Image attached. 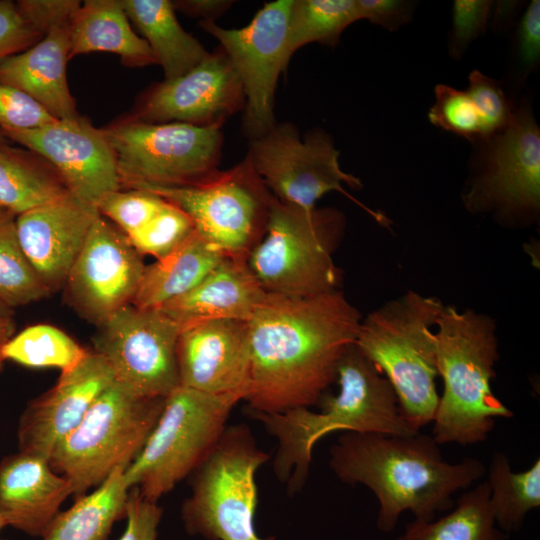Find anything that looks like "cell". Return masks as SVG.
I'll return each instance as SVG.
<instances>
[{"mask_svg": "<svg viewBox=\"0 0 540 540\" xmlns=\"http://www.w3.org/2000/svg\"><path fill=\"white\" fill-rule=\"evenodd\" d=\"M361 314L340 290L294 297L266 293L247 321V410L282 413L319 403L354 345Z\"/></svg>", "mask_w": 540, "mask_h": 540, "instance_id": "cell-1", "label": "cell"}, {"mask_svg": "<svg viewBox=\"0 0 540 540\" xmlns=\"http://www.w3.org/2000/svg\"><path fill=\"white\" fill-rule=\"evenodd\" d=\"M329 466L343 483L368 487L376 496L378 530L392 532L401 514L430 521L454 507L452 495L481 479L484 464L472 457L444 460L439 444L420 432L411 436L345 432L329 450Z\"/></svg>", "mask_w": 540, "mask_h": 540, "instance_id": "cell-2", "label": "cell"}, {"mask_svg": "<svg viewBox=\"0 0 540 540\" xmlns=\"http://www.w3.org/2000/svg\"><path fill=\"white\" fill-rule=\"evenodd\" d=\"M336 394L325 393L320 411L307 407L282 413H262L246 409L277 441L273 460L276 478L286 483L290 493L300 491L308 478L315 444L335 432L379 433L411 436L415 431L402 416L396 394L384 375L355 345L342 357Z\"/></svg>", "mask_w": 540, "mask_h": 540, "instance_id": "cell-3", "label": "cell"}, {"mask_svg": "<svg viewBox=\"0 0 540 540\" xmlns=\"http://www.w3.org/2000/svg\"><path fill=\"white\" fill-rule=\"evenodd\" d=\"M435 329L443 393L433 419V438L439 445L483 442L496 418L514 416L491 389L498 359L496 325L487 315L445 306Z\"/></svg>", "mask_w": 540, "mask_h": 540, "instance_id": "cell-4", "label": "cell"}, {"mask_svg": "<svg viewBox=\"0 0 540 540\" xmlns=\"http://www.w3.org/2000/svg\"><path fill=\"white\" fill-rule=\"evenodd\" d=\"M444 307L435 297L409 291L362 319L354 343L389 381L402 416L417 432L433 422L439 401L432 327Z\"/></svg>", "mask_w": 540, "mask_h": 540, "instance_id": "cell-5", "label": "cell"}, {"mask_svg": "<svg viewBox=\"0 0 540 540\" xmlns=\"http://www.w3.org/2000/svg\"><path fill=\"white\" fill-rule=\"evenodd\" d=\"M344 225L336 209H306L274 198L248 265L267 293L309 297L339 290L341 274L332 254Z\"/></svg>", "mask_w": 540, "mask_h": 540, "instance_id": "cell-6", "label": "cell"}, {"mask_svg": "<svg viewBox=\"0 0 540 540\" xmlns=\"http://www.w3.org/2000/svg\"><path fill=\"white\" fill-rule=\"evenodd\" d=\"M269 458L246 424L227 425L193 472L191 494L181 509L186 531L206 540H275L255 529V475Z\"/></svg>", "mask_w": 540, "mask_h": 540, "instance_id": "cell-7", "label": "cell"}, {"mask_svg": "<svg viewBox=\"0 0 540 540\" xmlns=\"http://www.w3.org/2000/svg\"><path fill=\"white\" fill-rule=\"evenodd\" d=\"M237 395H213L178 386L164 399L162 412L137 457L124 471L129 489L155 502L202 463L213 449Z\"/></svg>", "mask_w": 540, "mask_h": 540, "instance_id": "cell-8", "label": "cell"}, {"mask_svg": "<svg viewBox=\"0 0 540 540\" xmlns=\"http://www.w3.org/2000/svg\"><path fill=\"white\" fill-rule=\"evenodd\" d=\"M164 399L137 396L114 380L53 451L52 469L69 480L77 498L85 495L137 457L158 421Z\"/></svg>", "mask_w": 540, "mask_h": 540, "instance_id": "cell-9", "label": "cell"}, {"mask_svg": "<svg viewBox=\"0 0 540 540\" xmlns=\"http://www.w3.org/2000/svg\"><path fill=\"white\" fill-rule=\"evenodd\" d=\"M104 131L116 157L122 188L186 186L218 172L221 126L147 123L131 117Z\"/></svg>", "mask_w": 540, "mask_h": 540, "instance_id": "cell-10", "label": "cell"}, {"mask_svg": "<svg viewBox=\"0 0 540 540\" xmlns=\"http://www.w3.org/2000/svg\"><path fill=\"white\" fill-rule=\"evenodd\" d=\"M473 145L465 206L505 222L534 221L540 211V128L530 102L515 107L502 131Z\"/></svg>", "mask_w": 540, "mask_h": 540, "instance_id": "cell-11", "label": "cell"}, {"mask_svg": "<svg viewBox=\"0 0 540 540\" xmlns=\"http://www.w3.org/2000/svg\"><path fill=\"white\" fill-rule=\"evenodd\" d=\"M183 210L195 231L227 257L248 259L264 235L274 196L248 156L227 171L192 185L140 186Z\"/></svg>", "mask_w": 540, "mask_h": 540, "instance_id": "cell-12", "label": "cell"}, {"mask_svg": "<svg viewBox=\"0 0 540 540\" xmlns=\"http://www.w3.org/2000/svg\"><path fill=\"white\" fill-rule=\"evenodd\" d=\"M254 170L267 189L280 202L306 209L324 194L338 191L362 207L378 223L390 220L353 198L343 187L362 186L359 178L344 172L339 151L324 132L309 133L304 140L293 125H274L265 134L253 138L247 154Z\"/></svg>", "mask_w": 540, "mask_h": 540, "instance_id": "cell-13", "label": "cell"}, {"mask_svg": "<svg viewBox=\"0 0 540 540\" xmlns=\"http://www.w3.org/2000/svg\"><path fill=\"white\" fill-rule=\"evenodd\" d=\"M98 327L94 351L108 362L115 381L145 398H165L179 386L180 326L160 309L130 304Z\"/></svg>", "mask_w": 540, "mask_h": 540, "instance_id": "cell-14", "label": "cell"}, {"mask_svg": "<svg viewBox=\"0 0 540 540\" xmlns=\"http://www.w3.org/2000/svg\"><path fill=\"white\" fill-rule=\"evenodd\" d=\"M292 1L265 3L247 26L238 29L222 28L214 20L200 21L219 41L238 74L245 98L243 125L252 139L275 125L277 81L291 58L287 34Z\"/></svg>", "mask_w": 540, "mask_h": 540, "instance_id": "cell-15", "label": "cell"}, {"mask_svg": "<svg viewBox=\"0 0 540 540\" xmlns=\"http://www.w3.org/2000/svg\"><path fill=\"white\" fill-rule=\"evenodd\" d=\"M145 265L124 232L99 215L65 281L70 304L100 326L132 304Z\"/></svg>", "mask_w": 540, "mask_h": 540, "instance_id": "cell-16", "label": "cell"}, {"mask_svg": "<svg viewBox=\"0 0 540 540\" xmlns=\"http://www.w3.org/2000/svg\"><path fill=\"white\" fill-rule=\"evenodd\" d=\"M0 131L6 139L45 159L69 193L87 204L98 208L106 196L122 189L116 157L104 129L80 115L38 129Z\"/></svg>", "mask_w": 540, "mask_h": 540, "instance_id": "cell-17", "label": "cell"}, {"mask_svg": "<svg viewBox=\"0 0 540 540\" xmlns=\"http://www.w3.org/2000/svg\"><path fill=\"white\" fill-rule=\"evenodd\" d=\"M244 104L238 74L220 47L185 75L152 87L134 118L147 123L222 126Z\"/></svg>", "mask_w": 540, "mask_h": 540, "instance_id": "cell-18", "label": "cell"}, {"mask_svg": "<svg viewBox=\"0 0 540 540\" xmlns=\"http://www.w3.org/2000/svg\"><path fill=\"white\" fill-rule=\"evenodd\" d=\"M114 380L105 358L87 351L76 365L61 371L56 384L30 401L22 412L17 429L19 451L49 460Z\"/></svg>", "mask_w": 540, "mask_h": 540, "instance_id": "cell-19", "label": "cell"}, {"mask_svg": "<svg viewBox=\"0 0 540 540\" xmlns=\"http://www.w3.org/2000/svg\"><path fill=\"white\" fill-rule=\"evenodd\" d=\"M177 364L180 386L244 400L251 376L247 322L207 320L180 327Z\"/></svg>", "mask_w": 540, "mask_h": 540, "instance_id": "cell-20", "label": "cell"}, {"mask_svg": "<svg viewBox=\"0 0 540 540\" xmlns=\"http://www.w3.org/2000/svg\"><path fill=\"white\" fill-rule=\"evenodd\" d=\"M98 208L71 194L15 218L23 252L50 292L65 284Z\"/></svg>", "mask_w": 540, "mask_h": 540, "instance_id": "cell-21", "label": "cell"}, {"mask_svg": "<svg viewBox=\"0 0 540 540\" xmlns=\"http://www.w3.org/2000/svg\"><path fill=\"white\" fill-rule=\"evenodd\" d=\"M70 495L71 483L47 458L19 451L0 460V514L7 526L41 537Z\"/></svg>", "mask_w": 540, "mask_h": 540, "instance_id": "cell-22", "label": "cell"}, {"mask_svg": "<svg viewBox=\"0 0 540 540\" xmlns=\"http://www.w3.org/2000/svg\"><path fill=\"white\" fill-rule=\"evenodd\" d=\"M69 51L70 23L54 27L28 49L0 61V83L28 94L57 120L76 118L66 74Z\"/></svg>", "mask_w": 540, "mask_h": 540, "instance_id": "cell-23", "label": "cell"}, {"mask_svg": "<svg viewBox=\"0 0 540 540\" xmlns=\"http://www.w3.org/2000/svg\"><path fill=\"white\" fill-rule=\"evenodd\" d=\"M266 293L247 259L226 257L192 290L159 309L180 327L207 320L247 322Z\"/></svg>", "mask_w": 540, "mask_h": 540, "instance_id": "cell-24", "label": "cell"}, {"mask_svg": "<svg viewBox=\"0 0 540 540\" xmlns=\"http://www.w3.org/2000/svg\"><path fill=\"white\" fill-rule=\"evenodd\" d=\"M91 52L117 54L127 67L157 63L146 40L133 31L120 0H86L74 13L69 59Z\"/></svg>", "mask_w": 540, "mask_h": 540, "instance_id": "cell-25", "label": "cell"}, {"mask_svg": "<svg viewBox=\"0 0 540 540\" xmlns=\"http://www.w3.org/2000/svg\"><path fill=\"white\" fill-rule=\"evenodd\" d=\"M227 256L196 231L177 249L145 266L132 305L159 309L186 294Z\"/></svg>", "mask_w": 540, "mask_h": 540, "instance_id": "cell-26", "label": "cell"}, {"mask_svg": "<svg viewBox=\"0 0 540 540\" xmlns=\"http://www.w3.org/2000/svg\"><path fill=\"white\" fill-rule=\"evenodd\" d=\"M129 20L138 28L166 81L181 77L208 55L201 43L180 25L172 1L120 0Z\"/></svg>", "mask_w": 540, "mask_h": 540, "instance_id": "cell-27", "label": "cell"}, {"mask_svg": "<svg viewBox=\"0 0 540 540\" xmlns=\"http://www.w3.org/2000/svg\"><path fill=\"white\" fill-rule=\"evenodd\" d=\"M68 194L60 175L40 155L0 142V207L18 216Z\"/></svg>", "mask_w": 540, "mask_h": 540, "instance_id": "cell-28", "label": "cell"}, {"mask_svg": "<svg viewBox=\"0 0 540 540\" xmlns=\"http://www.w3.org/2000/svg\"><path fill=\"white\" fill-rule=\"evenodd\" d=\"M127 467L116 468L97 488L82 495L59 512L41 536L42 540H107L113 524L125 518L129 487Z\"/></svg>", "mask_w": 540, "mask_h": 540, "instance_id": "cell-29", "label": "cell"}, {"mask_svg": "<svg viewBox=\"0 0 540 540\" xmlns=\"http://www.w3.org/2000/svg\"><path fill=\"white\" fill-rule=\"evenodd\" d=\"M486 481L466 492L455 508L430 521L414 519L395 540H507L494 520Z\"/></svg>", "mask_w": 540, "mask_h": 540, "instance_id": "cell-30", "label": "cell"}, {"mask_svg": "<svg viewBox=\"0 0 540 540\" xmlns=\"http://www.w3.org/2000/svg\"><path fill=\"white\" fill-rule=\"evenodd\" d=\"M490 506L497 527L519 531L527 514L540 506V459L530 468L513 472L505 453L495 452L488 468Z\"/></svg>", "mask_w": 540, "mask_h": 540, "instance_id": "cell-31", "label": "cell"}, {"mask_svg": "<svg viewBox=\"0 0 540 540\" xmlns=\"http://www.w3.org/2000/svg\"><path fill=\"white\" fill-rule=\"evenodd\" d=\"M358 20L355 0H293L287 34L289 56L313 42L337 45L342 32Z\"/></svg>", "mask_w": 540, "mask_h": 540, "instance_id": "cell-32", "label": "cell"}, {"mask_svg": "<svg viewBox=\"0 0 540 540\" xmlns=\"http://www.w3.org/2000/svg\"><path fill=\"white\" fill-rule=\"evenodd\" d=\"M88 350L62 330L47 324L29 326L13 335L2 348V357L31 368H57L76 365Z\"/></svg>", "mask_w": 540, "mask_h": 540, "instance_id": "cell-33", "label": "cell"}, {"mask_svg": "<svg viewBox=\"0 0 540 540\" xmlns=\"http://www.w3.org/2000/svg\"><path fill=\"white\" fill-rule=\"evenodd\" d=\"M15 218L12 213L0 218V301L11 309L51 293L21 248Z\"/></svg>", "mask_w": 540, "mask_h": 540, "instance_id": "cell-34", "label": "cell"}, {"mask_svg": "<svg viewBox=\"0 0 540 540\" xmlns=\"http://www.w3.org/2000/svg\"><path fill=\"white\" fill-rule=\"evenodd\" d=\"M434 93L435 102L428 112L433 125L464 137L472 144L488 138L481 111L466 90L438 84Z\"/></svg>", "mask_w": 540, "mask_h": 540, "instance_id": "cell-35", "label": "cell"}, {"mask_svg": "<svg viewBox=\"0 0 540 540\" xmlns=\"http://www.w3.org/2000/svg\"><path fill=\"white\" fill-rule=\"evenodd\" d=\"M194 231L190 217L165 200L156 215L129 240L141 255H150L159 260L177 249Z\"/></svg>", "mask_w": 540, "mask_h": 540, "instance_id": "cell-36", "label": "cell"}, {"mask_svg": "<svg viewBox=\"0 0 540 540\" xmlns=\"http://www.w3.org/2000/svg\"><path fill=\"white\" fill-rule=\"evenodd\" d=\"M164 203L163 198L149 191L120 189L106 196L98 205V211L129 238L140 231Z\"/></svg>", "mask_w": 540, "mask_h": 540, "instance_id": "cell-37", "label": "cell"}, {"mask_svg": "<svg viewBox=\"0 0 540 540\" xmlns=\"http://www.w3.org/2000/svg\"><path fill=\"white\" fill-rule=\"evenodd\" d=\"M540 63V1L532 0L514 28L510 80L517 88Z\"/></svg>", "mask_w": 540, "mask_h": 540, "instance_id": "cell-38", "label": "cell"}, {"mask_svg": "<svg viewBox=\"0 0 540 540\" xmlns=\"http://www.w3.org/2000/svg\"><path fill=\"white\" fill-rule=\"evenodd\" d=\"M494 1L455 0L448 36V55L459 61L468 47L483 35L491 19Z\"/></svg>", "mask_w": 540, "mask_h": 540, "instance_id": "cell-39", "label": "cell"}, {"mask_svg": "<svg viewBox=\"0 0 540 540\" xmlns=\"http://www.w3.org/2000/svg\"><path fill=\"white\" fill-rule=\"evenodd\" d=\"M466 91L478 105L488 138L502 131L510 122L515 107L502 85L475 69L469 74Z\"/></svg>", "mask_w": 540, "mask_h": 540, "instance_id": "cell-40", "label": "cell"}, {"mask_svg": "<svg viewBox=\"0 0 540 540\" xmlns=\"http://www.w3.org/2000/svg\"><path fill=\"white\" fill-rule=\"evenodd\" d=\"M56 120L28 94L0 83V129L33 130Z\"/></svg>", "mask_w": 540, "mask_h": 540, "instance_id": "cell-41", "label": "cell"}, {"mask_svg": "<svg viewBox=\"0 0 540 540\" xmlns=\"http://www.w3.org/2000/svg\"><path fill=\"white\" fill-rule=\"evenodd\" d=\"M42 37L21 15L16 2L0 1V61L28 49Z\"/></svg>", "mask_w": 540, "mask_h": 540, "instance_id": "cell-42", "label": "cell"}, {"mask_svg": "<svg viewBox=\"0 0 540 540\" xmlns=\"http://www.w3.org/2000/svg\"><path fill=\"white\" fill-rule=\"evenodd\" d=\"M162 508L144 499L136 487L131 488L126 503V529L119 540H156Z\"/></svg>", "mask_w": 540, "mask_h": 540, "instance_id": "cell-43", "label": "cell"}, {"mask_svg": "<svg viewBox=\"0 0 540 540\" xmlns=\"http://www.w3.org/2000/svg\"><path fill=\"white\" fill-rule=\"evenodd\" d=\"M16 4L21 15L43 36L54 27L69 24L81 2L75 0H20Z\"/></svg>", "mask_w": 540, "mask_h": 540, "instance_id": "cell-44", "label": "cell"}, {"mask_svg": "<svg viewBox=\"0 0 540 540\" xmlns=\"http://www.w3.org/2000/svg\"><path fill=\"white\" fill-rule=\"evenodd\" d=\"M359 20H368L388 31L408 24L416 8L415 1L407 0H355Z\"/></svg>", "mask_w": 540, "mask_h": 540, "instance_id": "cell-45", "label": "cell"}, {"mask_svg": "<svg viewBox=\"0 0 540 540\" xmlns=\"http://www.w3.org/2000/svg\"><path fill=\"white\" fill-rule=\"evenodd\" d=\"M233 3L227 0H180L173 1L175 10L187 15L213 20L223 14Z\"/></svg>", "mask_w": 540, "mask_h": 540, "instance_id": "cell-46", "label": "cell"}, {"mask_svg": "<svg viewBox=\"0 0 540 540\" xmlns=\"http://www.w3.org/2000/svg\"><path fill=\"white\" fill-rule=\"evenodd\" d=\"M520 1L500 0L494 2L491 14V27L495 33L506 34L517 25L522 12Z\"/></svg>", "mask_w": 540, "mask_h": 540, "instance_id": "cell-47", "label": "cell"}, {"mask_svg": "<svg viewBox=\"0 0 540 540\" xmlns=\"http://www.w3.org/2000/svg\"><path fill=\"white\" fill-rule=\"evenodd\" d=\"M15 323L12 316L0 317V372L3 368L4 359L2 348L5 343L14 335Z\"/></svg>", "mask_w": 540, "mask_h": 540, "instance_id": "cell-48", "label": "cell"}, {"mask_svg": "<svg viewBox=\"0 0 540 540\" xmlns=\"http://www.w3.org/2000/svg\"><path fill=\"white\" fill-rule=\"evenodd\" d=\"M12 314V309L0 301V317H8L12 316Z\"/></svg>", "mask_w": 540, "mask_h": 540, "instance_id": "cell-49", "label": "cell"}, {"mask_svg": "<svg viewBox=\"0 0 540 540\" xmlns=\"http://www.w3.org/2000/svg\"><path fill=\"white\" fill-rule=\"evenodd\" d=\"M7 527V523L6 521L4 520V518L1 516L0 514V532L3 528ZM0 540H8V539H1Z\"/></svg>", "mask_w": 540, "mask_h": 540, "instance_id": "cell-50", "label": "cell"}, {"mask_svg": "<svg viewBox=\"0 0 540 540\" xmlns=\"http://www.w3.org/2000/svg\"><path fill=\"white\" fill-rule=\"evenodd\" d=\"M8 213H10V212H8L5 209H3L2 207H0V218L4 217Z\"/></svg>", "mask_w": 540, "mask_h": 540, "instance_id": "cell-51", "label": "cell"}, {"mask_svg": "<svg viewBox=\"0 0 540 540\" xmlns=\"http://www.w3.org/2000/svg\"><path fill=\"white\" fill-rule=\"evenodd\" d=\"M6 141V138L3 136V134L0 131V142Z\"/></svg>", "mask_w": 540, "mask_h": 540, "instance_id": "cell-52", "label": "cell"}]
</instances>
